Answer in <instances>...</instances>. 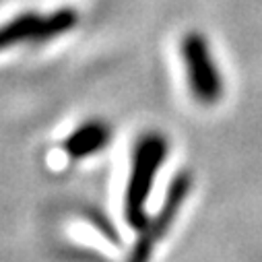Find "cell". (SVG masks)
<instances>
[{"instance_id":"5b68a950","label":"cell","mask_w":262,"mask_h":262,"mask_svg":"<svg viewBox=\"0 0 262 262\" xmlns=\"http://www.w3.org/2000/svg\"><path fill=\"white\" fill-rule=\"evenodd\" d=\"M110 143V128L101 120H87L77 126L64 141V153L71 159H85Z\"/></svg>"},{"instance_id":"277c9868","label":"cell","mask_w":262,"mask_h":262,"mask_svg":"<svg viewBox=\"0 0 262 262\" xmlns=\"http://www.w3.org/2000/svg\"><path fill=\"white\" fill-rule=\"evenodd\" d=\"M190 190H192V176L188 171H180L171 180L159 211L153 217H149V221L145 223L143 229H139V237H137L133 250H130L126 262H151L155 246L167 235L169 227L173 225L176 217L182 211L184 201L188 199Z\"/></svg>"},{"instance_id":"6da1fadb","label":"cell","mask_w":262,"mask_h":262,"mask_svg":"<svg viewBox=\"0 0 262 262\" xmlns=\"http://www.w3.org/2000/svg\"><path fill=\"white\" fill-rule=\"evenodd\" d=\"M169 153V143L161 133H145L137 139L130 157V173L124 192V219L133 229H143L149 221L147 203Z\"/></svg>"},{"instance_id":"7a4b0ae2","label":"cell","mask_w":262,"mask_h":262,"mask_svg":"<svg viewBox=\"0 0 262 262\" xmlns=\"http://www.w3.org/2000/svg\"><path fill=\"white\" fill-rule=\"evenodd\" d=\"M77 23L79 13L71 7H62L50 13L23 11L9 21L0 23V54L19 46L48 43L75 29Z\"/></svg>"},{"instance_id":"3957f363","label":"cell","mask_w":262,"mask_h":262,"mask_svg":"<svg viewBox=\"0 0 262 262\" xmlns=\"http://www.w3.org/2000/svg\"><path fill=\"white\" fill-rule=\"evenodd\" d=\"M180 56L186 83L192 97L201 105H215L225 93L223 73L217 67L211 43L203 33H186L180 43Z\"/></svg>"}]
</instances>
